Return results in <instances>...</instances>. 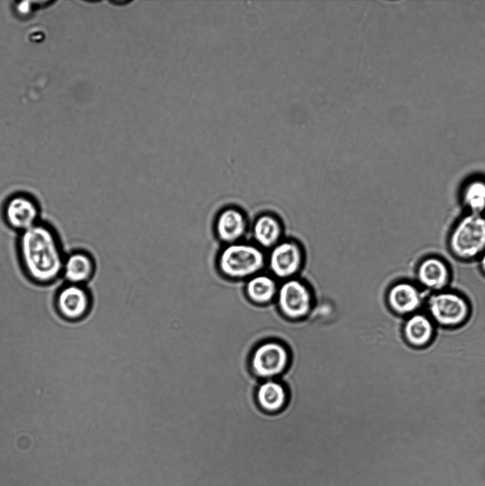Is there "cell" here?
<instances>
[{
  "label": "cell",
  "instance_id": "cell-8",
  "mask_svg": "<svg viewBox=\"0 0 485 486\" xmlns=\"http://www.w3.org/2000/svg\"><path fill=\"white\" fill-rule=\"evenodd\" d=\"M277 300L282 314L289 319H299L311 311L313 295L309 286L296 277L282 281L278 287Z\"/></svg>",
  "mask_w": 485,
  "mask_h": 486
},
{
  "label": "cell",
  "instance_id": "cell-9",
  "mask_svg": "<svg viewBox=\"0 0 485 486\" xmlns=\"http://www.w3.org/2000/svg\"><path fill=\"white\" fill-rule=\"evenodd\" d=\"M453 273L449 262L436 254L422 257L415 268V282L429 293L449 287Z\"/></svg>",
  "mask_w": 485,
  "mask_h": 486
},
{
  "label": "cell",
  "instance_id": "cell-10",
  "mask_svg": "<svg viewBox=\"0 0 485 486\" xmlns=\"http://www.w3.org/2000/svg\"><path fill=\"white\" fill-rule=\"evenodd\" d=\"M289 363L287 349L277 342H267L259 345L250 359V369L261 378H272L283 373Z\"/></svg>",
  "mask_w": 485,
  "mask_h": 486
},
{
  "label": "cell",
  "instance_id": "cell-5",
  "mask_svg": "<svg viewBox=\"0 0 485 486\" xmlns=\"http://www.w3.org/2000/svg\"><path fill=\"white\" fill-rule=\"evenodd\" d=\"M1 214L6 226L18 234L41 221V208L38 200L26 192L10 195L2 206Z\"/></svg>",
  "mask_w": 485,
  "mask_h": 486
},
{
  "label": "cell",
  "instance_id": "cell-2",
  "mask_svg": "<svg viewBox=\"0 0 485 486\" xmlns=\"http://www.w3.org/2000/svg\"><path fill=\"white\" fill-rule=\"evenodd\" d=\"M447 248L459 262L477 261L485 251V215L464 212L448 233Z\"/></svg>",
  "mask_w": 485,
  "mask_h": 486
},
{
  "label": "cell",
  "instance_id": "cell-17",
  "mask_svg": "<svg viewBox=\"0 0 485 486\" xmlns=\"http://www.w3.org/2000/svg\"><path fill=\"white\" fill-rule=\"evenodd\" d=\"M279 285L276 279L264 273L245 281L244 292L247 299L256 305H266L277 297Z\"/></svg>",
  "mask_w": 485,
  "mask_h": 486
},
{
  "label": "cell",
  "instance_id": "cell-11",
  "mask_svg": "<svg viewBox=\"0 0 485 486\" xmlns=\"http://www.w3.org/2000/svg\"><path fill=\"white\" fill-rule=\"evenodd\" d=\"M425 292L415 282L401 279L393 282L386 292L388 307L400 316H410L425 305Z\"/></svg>",
  "mask_w": 485,
  "mask_h": 486
},
{
  "label": "cell",
  "instance_id": "cell-20",
  "mask_svg": "<svg viewBox=\"0 0 485 486\" xmlns=\"http://www.w3.org/2000/svg\"><path fill=\"white\" fill-rule=\"evenodd\" d=\"M113 4H115L117 5H122L124 4H128L130 2V0H113L112 1Z\"/></svg>",
  "mask_w": 485,
  "mask_h": 486
},
{
  "label": "cell",
  "instance_id": "cell-18",
  "mask_svg": "<svg viewBox=\"0 0 485 486\" xmlns=\"http://www.w3.org/2000/svg\"><path fill=\"white\" fill-rule=\"evenodd\" d=\"M287 399L285 388L276 381H265L258 386L256 391L257 402L265 411L277 412L281 410Z\"/></svg>",
  "mask_w": 485,
  "mask_h": 486
},
{
  "label": "cell",
  "instance_id": "cell-13",
  "mask_svg": "<svg viewBox=\"0 0 485 486\" xmlns=\"http://www.w3.org/2000/svg\"><path fill=\"white\" fill-rule=\"evenodd\" d=\"M96 271L94 257L83 249H74L65 253L62 275L65 282L87 285Z\"/></svg>",
  "mask_w": 485,
  "mask_h": 486
},
{
  "label": "cell",
  "instance_id": "cell-19",
  "mask_svg": "<svg viewBox=\"0 0 485 486\" xmlns=\"http://www.w3.org/2000/svg\"><path fill=\"white\" fill-rule=\"evenodd\" d=\"M477 263L481 274L485 278V251L477 260Z\"/></svg>",
  "mask_w": 485,
  "mask_h": 486
},
{
  "label": "cell",
  "instance_id": "cell-15",
  "mask_svg": "<svg viewBox=\"0 0 485 486\" xmlns=\"http://www.w3.org/2000/svg\"><path fill=\"white\" fill-rule=\"evenodd\" d=\"M283 231L282 221L270 213L257 216L251 228L254 243L262 250H270L279 243L283 239Z\"/></svg>",
  "mask_w": 485,
  "mask_h": 486
},
{
  "label": "cell",
  "instance_id": "cell-16",
  "mask_svg": "<svg viewBox=\"0 0 485 486\" xmlns=\"http://www.w3.org/2000/svg\"><path fill=\"white\" fill-rule=\"evenodd\" d=\"M459 200L464 212L485 215V176L467 178L459 188Z\"/></svg>",
  "mask_w": 485,
  "mask_h": 486
},
{
  "label": "cell",
  "instance_id": "cell-3",
  "mask_svg": "<svg viewBox=\"0 0 485 486\" xmlns=\"http://www.w3.org/2000/svg\"><path fill=\"white\" fill-rule=\"evenodd\" d=\"M266 255L254 243L240 241L223 245L216 258L218 273L232 281L247 280L262 272Z\"/></svg>",
  "mask_w": 485,
  "mask_h": 486
},
{
  "label": "cell",
  "instance_id": "cell-4",
  "mask_svg": "<svg viewBox=\"0 0 485 486\" xmlns=\"http://www.w3.org/2000/svg\"><path fill=\"white\" fill-rule=\"evenodd\" d=\"M424 306L432 322L445 328H457L464 324L471 311L466 295L450 287L427 294Z\"/></svg>",
  "mask_w": 485,
  "mask_h": 486
},
{
  "label": "cell",
  "instance_id": "cell-7",
  "mask_svg": "<svg viewBox=\"0 0 485 486\" xmlns=\"http://www.w3.org/2000/svg\"><path fill=\"white\" fill-rule=\"evenodd\" d=\"M266 265L275 279L282 281L296 278L302 270L304 251L301 244L294 239H282L270 250Z\"/></svg>",
  "mask_w": 485,
  "mask_h": 486
},
{
  "label": "cell",
  "instance_id": "cell-1",
  "mask_svg": "<svg viewBox=\"0 0 485 486\" xmlns=\"http://www.w3.org/2000/svg\"><path fill=\"white\" fill-rule=\"evenodd\" d=\"M16 253L20 268L31 282L48 286L61 278L65 253L58 233L49 223L41 220L18 234Z\"/></svg>",
  "mask_w": 485,
  "mask_h": 486
},
{
  "label": "cell",
  "instance_id": "cell-14",
  "mask_svg": "<svg viewBox=\"0 0 485 486\" xmlns=\"http://www.w3.org/2000/svg\"><path fill=\"white\" fill-rule=\"evenodd\" d=\"M403 334L405 342L412 347L425 348L434 339L435 323L427 314L417 312L405 321Z\"/></svg>",
  "mask_w": 485,
  "mask_h": 486
},
{
  "label": "cell",
  "instance_id": "cell-6",
  "mask_svg": "<svg viewBox=\"0 0 485 486\" xmlns=\"http://www.w3.org/2000/svg\"><path fill=\"white\" fill-rule=\"evenodd\" d=\"M54 307L61 318L77 322L91 312L93 297L87 285L64 282L56 291Z\"/></svg>",
  "mask_w": 485,
  "mask_h": 486
},
{
  "label": "cell",
  "instance_id": "cell-12",
  "mask_svg": "<svg viewBox=\"0 0 485 486\" xmlns=\"http://www.w3.org/2000/svg\"><path fill=\"white\" fill-rule=\"evenodd\" d=\"M248 228V220L244 211L233 206L221 209L213 224L215 237L223 245L242 241Z\"/></svg>",
  "mask_w": 485,
  "mask_h": 486
}]
</instances>
